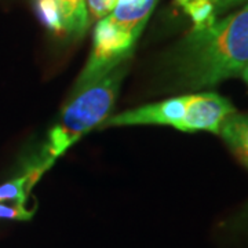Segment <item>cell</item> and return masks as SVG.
Wrapping results in <instances>:
<instances>
[{
	"label": "cell",
	"mask_w": 248,
	"mask_h": 248,
	"mask_svg": "<svg viewBox=\"0 0 248 248\" xmlns=\"http://www.w3.org/2000/svg\"><path fill=\"white\" fill-rule=\"evenodd\" d=\"M46 171L40 167L29 164L25 172L9 182L0 185V203L13 202V204L27 205L28 196L36 182L42 178Z\"/></svg>",
	"instance_id": "6"
},
{
	"label": "cell",
	"mask_w": 248,
	"mask_h": 248,
	"mask_svg": "<svg viewBox=\"0 0 248 248\" xmlns=\"http://www.w3.org/2000/svg\"><path fill=\"white\" fill-rule=\"evenodd\" d=\"M219 134L236 159L248 170V115H231L222 124Z\"/></svg>",
	"instance_id": "5"
},
{
	"label": "cell",
	"mask_w": 248,
	"mask_h": 248,
	"mask_svg": "<svg viewBox=\"0 0 248 248\" xmlns=\"http://www.w3.org/2000/svg\"><path fill=\"white\" fill-rule=\"evenodd\" d=\"M236 108L217 93H196L110 115L98 130L125 125H170L184 133L219 134L223 122Z\"/></svg>",
	"instance_id": "3"
},
{
	"label": "cell",
	"mask_w": 248,
	"mask_h": 248,
	"mask_svg": "<svg viewBox=\"0 0 248 248\" xmlns=\"http://www.w3.org/2000/svg\"><path fill=\"white\" fill-rule=\"evenodd\" d=\"M36 213V207L28 208L27 205L0 203V219L29 221Z\"/></svg>",
	"instance_id": "9"
},
{
	"label": "cell",
	"mask_w": 248,
	"mask_h": 248,
	"mask_svg": "<svg viewBox=\"0 0 248 248\" xmlns=\"http://www.w3.org/2000/svg\"><path fill=\"white\" fill-rule=\"evenodd\" d=\"M186 16L190 18L195 31L211 27L217 21V13L211 0H190L182 7Z\"/></svg>",
	"instance_id": "7"
},
{
	"label": "cell",
	"mask_w": 248,
	"mask_h": 248,
	"mask_svg": "<svg viewBox=\"0 0 248 248\" xmlns=\"http://www.w3.org/2000/svg\"><path fill=\"white\" fill-rule=\"evenodd\" d=\"M119 0H86V7L90 19L99 21L108 17L113 10Z\"/></svg>",
	"instance_id": "10"
},
{
	"label": "cell",
	"mask_w": 248,
	"mask_h": 248,
	"mask_svg": "<svg viewBox=\"0 0 248 248\" xmlns=\"http://www.w3.org/2000/svg\"><path fill=\"white\" fill-rule=\"evenodd\" d=\"M190 0H175V3H177L178 6H181V7H184L186 3H189Z\"/></svg>",
	"instance_id": "14"
},
{
	"label": "cell",
	"mask_w": 248,
	"mask_h": 248,
	"mask_svg": "<svg viewBox=\"0 0 248 248\" xmlns=\"http://www.w3.org/2000/svg\"><path fill=\"white\" fill-rule=\"evenodd\" d=\"M211 3L215 7L217 17H219L225 11L233 9V7L239 6L241 3H248V0H211Z\"/></svg>",
	"instance_id": "11"
},
{
	"label": "cell",
	"mask_w": 248,
	"mask_h": 248,
	"mask_svg": "<svg viewBox=\"0 0 248 248\" xmlns=\"http://www.w3.org/2000/svg\"><path fill=\"white\" fill-rule=\"evenodd\" d=\"M36 13L45 27L55 35H63L61 16L57 0H36Z\"/></svg>",
	"instance_id": "8"
},
{
	"label": "cell",
	"mask_w": 248,
	"mask_h": 248,
	"mask_svg": "<svg viewBox=\"0 0 248 248\" xmlns=\"http://www.w3.org/2000/svg\"><path fill=\"white\" fill-rule=\"evenodd\" d=\"M240 76H241V78L244 79V81L247 83V86H248V65L246 66V68H244V69H243V72L240 73Z\"/></svg>",
	"instance_id": "13"
},
{
	"label": "cell",
	"mask_w": 248,
	"mask_h": 248,
	"mask_svg": "<svg viewBox=\"0 0 248 248\" xmlns=\"http://www.w3.org/2000/svg\"><path fill=\"white\" fill-rule=\"evenodd\" d=\"M248 65V3L211 27L192 29L169 54L164 78L174 90H200L239 76Z\"/></svg>",
	"instance_id": "1"
},
{
	"label": "cell",
	"mask_w": 248,
	"mask_h": 248,
	"mask_svg": "<svg viewBox=\"0 0 248 248\" xmlns=\"http://www.w3.org/2000/svg\"><path fill=\"white\" fill-rule=\"evenodd\" d=\"M125 72L127 62L117 66L94 86L69 97L58 123L47 135L40 155L31 164L47 171L83 135L94 128L98 130L113 110Z\"/></svg>",
	"instance_id": "2"
},
{
	"label": "cell",
	"mask_w": 248,
	"mask_h": 248,
	"mask_svg": "<svg viewBox=\"0 0 248 248\" xmlns=\"http://www.w3.org/2000/svg\"><path fill=\"white\" fill-rule=\"evenodd\" d=\"M159 0H119L108 16L116 27L138 39Z\"/></svg>",
	"instance_id": "4"
},
{
	"label": "cell",
	"mask_w": 248,
	"mask_h": 248,
	"mask_svg": "<svg viewBox=\"0 0 248 248\" xmlns=\"http://www.w3.org/2000/svg\"><path fill=\"white\" fill-rule=\"evenodd\" d=\"M236 223L237 226L244 229V231H248V204L243 208V211L240 213V215L236 218Z\"/></svg>",
	"instance_id": "12"
}]
</instances>
